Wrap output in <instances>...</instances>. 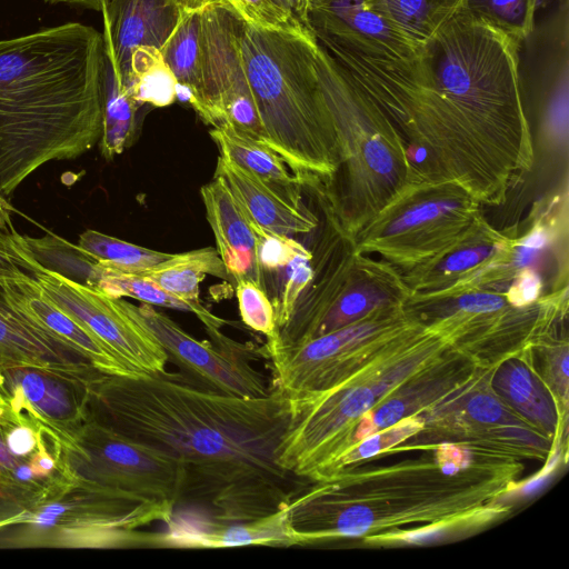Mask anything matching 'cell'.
Here are the masks:
<instances>
[{
	"instance_id": "d590c367",
	"label": "cell",
	"mask_w": 569,
	"mask_h": 569,
	"mask_svg": "<svg viewBox=\"0 0 569 569\" xmlns=\"http://www.w3.org/2000/svg\"><path fill=\"white\" fill-rule=\"evenodd\" d=\"M459 307L469 312H491L503 306L501 297L491 293H471L459 299Z\"/></svg>"
},
{
	"instance_id": "7c38bea8",
	"label": "cell",
	"mask_w": 569,
	"mask_h": 569,
	"mask_svg": "<svg viewBox=\"0 0 569 569\" xmlns=\"http://www.w3.org/2000/svg\"><path fill=\"white\" fill-rule=\"evenodd\" d=\"M103 41L123 87L130 78L131 52L139 46H163L180 9L173 0H108L102 9Z\"/></svg>"
},
{
	"instance_id": "52a82bcc",
	"label": "cell",
	"mask_w": 569,
	"mask_h": 569,
	"mask_svg": "<svg viewBox=\"0 0 569 569\" xmlns=\"http://www.w3.org/2000/svg\"><path fill=\"white\" fill-rule=\"evenodd\" d=\"M59 446L60 465L72 477L176 509L181 503L184 466L152 446L88 418Z\"/></svg>"
},
{
	"instance_id": "f546056e",
	"label": "cell",
	"mask_w": 569,
	"mask_h": 569,
	"mask_svg": "<svg viewBox=\"0 0 569 569\" xmlns=\"http://www.w3.org/2000/svg\"><path fill=\"white\" fill-rule=\"evenodd\" d=\"M420 423L418 420H403L399 421L391 428L381 433H373L362 439L359 446L350 451H343L338 456L319 476L318 481L331 478L333 472L342 465L350 463L356 460L371 457L378 453L381 449L390 447L408 436L415 433L419 428Z\"/></svg>"
},
{
	"instance_id": "ab89813d",
	"label": "cell",
	"mask_w": 569,
	"mask_h": 569,
	"mask_svg": "<svg viewBox=\"0 0 569 569\" xmlns=\"http://www.w3.org/2000/svg\"><path fill=\"white\" fill-rule=\"evenodd\" d=\"M28 508L27 503L0 493V527L11 523Z\"/></svg>"
},
{
	"instance_id": "f35d334b",
	"label": "cell",
	"mask_w": 569,
	"mask_h": 569,
	"mask_svg": "<svg viewBox=\"0 0 569 569\" xmlns=\"http://www.w3.org/2000/svg\"><path fill=\"white\" fill-rule=\"evenodd\" d=\"M405 413V406L398 400H390L379 408L372 416L377 430L391 427L400 421Z\"/></svg>"
},
{
	"instance_id": "d4e9b609",
	"label": "cell",
	"mask_w": 569,
	"mask_h": 569,
	"mask_svg": "<svg viewBox=\"0 0 569 569\" xmlns=\"http://www.w3.org/2000/svg\"><path fill=\"white\" fill-rule=\"evenodd\" d=\"M542 0H466L461 11L519 43L531 32Z\"/></svg>"
},
{
	"instance_id": "9a60e30c",
	"label": "cell",
	"mask_w": 569,
	"mask_h": 569,
	"mask_svg": "<svg viewBox=\"0 0 569 569\" xmlns=\"http://www.w3.org/2000/svg\"><path fill=\"white\" fill-rule=\"evenodd\" d=\"M207 220L214 236L217 251L236 281L249 279L263 288L258 261V237L250 220L227 187L214 176L200 190Z\"/></svg>"
},
{
	"instance_id": "7a4b0ae2",
	"label": "cell",
	"mask_w": 569,
	"mask_h": 569,
	"mask_svg": "<svg viewBox=\"0 0 569 569\" xmlns=\"http://www.w3.org/2000/svg\"><path fill=\"white\" fill-rule=\"evenodd\" d=\"M103 36L68 22L0 40V193L101 136Z\"/></svg>"
},
{
	"instance_id": "6da1fadb",
	"label": "cell",
	"mask_w": 569,
	"mask_h": 569,
	"mask_svg": "<svg viewBox=\"0 0 569 569\" xmlns=\"http://www.w3.org/2000/svg\"><path fill=\"white\" fill-rule=\"evenodd\" d=\"M87 412L179 459L186 470L181 503L214 520L268 516L306 487L278 462L293 412L274 387L246 398L202 388L181 373L98 372L88 383Z\"/></svg>"
},
{
	"instance_id": "816d5d0a",
	"label": "cell",
	"mask_w": 569,
	"mask_h": 569,
	"mask_svg": "<svg viewBox=\"0 0 569 569\" xmlns=\"http://www.w3.org/2000/svg\"><path fill=\"white\" fill-rule=\"evenodd\" d=\"M0 380H1V370H0Z\"/></svg>"
},
{
	"instance_id": "ffe728a7",
	"label": "cell",
	"mask_w": 569,
	"mask_h": 569,
	"mask_svg": "<svg viewBox=\"0 0 569 569\" xmlns=\"http://www.w3.org/2000/svg\"><path fill=\"white\" fill-rule=\"evenodd\" d=\"M207 274L229 279V273L216 248L206 247L176 253L143 273L167 292L197 306L199 286Z\"/></svg>"
},
{
	"instance_id": "ac0fdd59",
	"label": "cell",
	"mask_w": 569,
	"mask_h": 569,
	"mask_svg": "<svg viewBox=\"0 0 569 569\" xmlns=\"http://www.w3.org/2000/svg\"><path fill=\"white\" fill-rule=\"evenodd\" d=\"M113 298H132L151 306H159L194 313L206 327L211 338L221 335L226 321L212 315L203 305L187 302L160 288L143 274L118 272L96 263L93 276L87 286Z\"/></svg>"
},
{
	"instance_id": "603a6c76",
	"label": "cell",
	"mask_w": 569,
	"mask_h": 569,
	"mask_svg": "<svg viewBox=\"0 0 569 569\" xmlns=\"http://www.w3.org/2000/svg\"><path fill=\"white\" fill-rule=\"evenodd\" d=\"M78 247L100 266L130 274H143L171 256L92 229L79 236Z\"/></svg>"
},
{
	"instance_id": "e0dca14e",
	"label": "cell",
	"mask_w": 569,
	"mask_h": 569,
	"mask_svg": "<svg viewBox=\"0 0 569 569\" xmlns=\"http://www.w3.org/2000/svg\"><path fill=\"white\" fill-rule=\"evenodd\" d=\"M209 134L221 156L263 180L295 207L303 209L300 196L302 182L289 171L284 160L272 148L229 126L213 128Z\"/></svg>"
},
{
	"instance_id": "30bf717a",
	"label": "cell",
	"mask_w": 569,
	"mask_h": 569,
	"mask_svg": "<svg viewBox=\"0 0 569 569\" xmlns=\"http://www.w3.org/2000/svg\"><path fill=\"white\" fill-rule=\"evenodd\" d=\"M92 378L36 367H13L1 370L0 392L14 413L63 441L87 421L88 382Z\"/></svg>"
},
{
	"instance_id": "5bb4252c",
	"label": "cell",
	"mask_w": 569,
	"mask_h": 569,
	"mask_svg": "<svg viewBox=\"0 0 569 569\" xmlns=\"http://www.w3.org/2000/svg\"><path fill=\"white\" fill-rule=\"evenodd\" d=\"M7 301L37 327L64 342L100 372L107 375L138 373L128 368L103 342L40 290L32 276L0 283Z\"/></svg>"
},
{
	"instance_id": "b9f144b4",
	"label": "cell",
	"mask_w": 569,
	"mask_h": 569,
	"mask_svg": "<svg viewBox=\"0 0 569 569\" xmlns=\"http://www.w3.org/2000/svg\"><path fill=\"white\" fill-rule=\"evenodd\" d=\"M295 20L306 27V18L310 0H272Z\"/></svg>"
},
{
	"instance_id": "f6af8a7d",
	"label": "cell",
	"mask_w": 569,
	"mask_h": 569,
	"mask_svg": "<svg viewBox=\"0 0 569 569\" xmlns=\"http://www.w3.org/2000/svg\"><path fill=\"white\" fill-rule=\"evenodd\" d=\"M539 250L518 243L515 252V264L518 268H527L536 260Z\"/></svg>"
},
{
	"instance_id": "5b68a950",
	"label": "cell",
	"mask_w": 569,
	"mask_h": 569,
	"mask_svg": "<svg viewBox=\"0 0 569 569\" xmlns=\"http://www.w3.org/2000/svg\"><path fill=\"white\" fill-rule=\"evenodd\" d=\"M306 27L390 120L405 128L426 81V42L372 0H310Z\"/></svg>"
},
{
	"instance_id": "277c9868",
	"label": "cell",
	"mask_w": 569,
	"mask_h": 569,
	"mask_svg": "<svg viewBox=\"0 0 569 569\" xmlns=\"http://www.w3.org/2000/svg\"><path fill=\"white\" fill-rule=\"evenodd\" d=\"M237 36L268 146L302 184L332 176L339 148L323 84V48L308 28L268 30L240 16Z\"/></svg>"
},
{
	"instance_id": "e575fe53",
	"label": "cell",
	"mask_w": 569,
	"mask_h": 569,
	"mask_svg": "<svg viewBox=\"0 0 569 569\" xmlns=\"http://www.w3.org/2000/svg\"><path fill=\"white\" fill-rule=\"evenodd\" d=\"M490 252L491 248L489 246L465 248L448 256L443 263L439 266V271L446 273L465 271L477 266L480 261L487 258Z\"/></svg>"
},
{
	"instance_id": "4fadbf2b",
	"label": "cell",
	"mask_w": 569,
	"mask_h": 569,
	"mask_svg": "<svg viewBox=\"0 0 569 569\" xmlns=\"http://www.w3.org/2000/svg\"><path fill=\"white\" fill-rule=\"evenodd\" d=\"M13 367H36L86 378L100 372L81 353L10 306L0 286V370Z\"/></svg>"
},
{
	"instance_id": "bcb514c9",
	"label": "cell",
	"mask_w": 569,
	"mask_h": 569,
	"mask_svg": "<svg viewBox=\"0 0 569 569\" xmlns=\"http://www.w3.org/2000/svg\"><path fill=\"white\" fill-rule=\"evenodd\" d=\"M548 242V233L542 228H536L519 243L536 250H541Z\"/></svg>"
},
{
	"instance_id": "ee69618b",
	"label": "cell",
	"mask_w": 569,
	"mask_h": 569,
	"mask_svg": "<svg viewBox=\"0 0 569 569\" xmlns=\"http://www.w3.org/2000/svg\"><path fill=\"white\" fill-rule=\"evenodd\" d=\"M13 208L10 202L0 193V231L11 234L14 232L12 224Z\"/></svg>"
},
{
	"instance_id": "c3c4849f",
	"label": "cell",
	"mask_w": 569,
	"mask_h": 569,
	"mask_svg": "<svg viewBox=\"0 0 569 569\" xmlns=\"http://www.w3.org/2000/svg\"><path fill=\"white\" fill-rule=\"evenodd\" d=\"M549 472L550 471H545L542 475L527 482L521 489L522 493H532L541 488L548 481Z\"/></svg>"
},
{
	"instance_id": "8d00e7d4",
	"label": "cell",
	"mask_w": 569,
	"mask_h": 569,
	"mask_svg": "<svg viewBox=\"0 0 569 569\" xmlns=\"http://www.w3.org/2000/svg\"><path fill=\"white\" fill-rule=\"evenodd\" d=\"M469 411L475 419L483 422L497 421L502 413L500 403L487 395L473 397L469 403Z\"/></svg>"
},
{
	"instance_id": "44dd1931",
	"label": "cell",
	"mask_w": 569,
	"mask_h": 569,
	"mask_svg": "<svg viewBox=\"0 0 569 569\" xmlns=\"http://www.w3.org/2000/svg\"><path fill=\"white\" fill-rule=\"evenodd\" d=\"M201 10H180L176 27L160 49L178 83L192 92L191 107L198 116L203 104Z\"/></svg>"
},
{
	"instance_id": "cb8c5ba5",
	"label": "cell",
	"mask_w": 569,
	"mask_h": 569,
	"mask_svg": "<svg viewBox=\"0 0 569 569\" xmlns=\"http://www.w3.org/2000/svg\"><path fill=\"white\" fill-rule=\"evenodd\" d=\"M392 21L422 42L459 13L466 0H372Z\"/></svg>"
},
{
	"instance_id": "836d02e7",
	"label": "cell",
	"mask_w": 569,
	"mask_h": 569,
	"mask_svg": "<svg viewBox=\"0 0 569 569\" xmlns=\"http://www.w3.org/2000/svg\"><path fill=\"white\" fill-rule=\"evenodd\" d=\"M541 290V280L537 273L526 269L516 279L507 293L509 302L517 307L533 302Z\"/></svg>"
},
{
	"instance_id": "484cf974",
	"label": "cell",
	"mask_w": 569,
	"mask_h": 569,
	"mask_svg": "<svg viewBox=\"0 0 569 569\" xmlns=\"http://www.w3.org/2000/svg\"><path fill=\"white\" fill-rule=\"evenodd\" d=\"M10 410H0V493L18 499L29 507L41 496L50 481L36 473L31 458L14 457L6 443V427Z\"/></svg>"
},
{
	"instance_id": "7dc6e473",
	"label": "cell",
	"mask_w": 569,
	"mask_h": 569,
	"mask_svg": "<svg viewBox=\"0 0 569 569\" xmlns=\"http://www.w3.org/2000/svg\"><path fill=\"white\" fill-rule=\"evenodd\" d=\"M44 1L48 3H51V4L66 3V4L79 6V7L101 11L103 4L108 0H44Z\"/></svg>"
},
{
	"instance_id": "ba28073f",
	"label": "cell",
	"mask_w": 569,
	"mask_h": 569,
	"mask_svg": "<svg viewBox=\"0 0 569 569\" xmlns=\"http://www.w3.org/2000/svg\"><path fill=\"white\" fill-rule=\"evenodd\" d=\"M118 300L123 310L157 339L168 362H173L193 383L246 398L264 397L271 392L263 376L249 363L243 346L228 338L216 345L197 340L153 306Z\"/></svg>"
},
{
	"instance_id": "74e56055",
	"label": "cell",
	"mask_w": 569,
	"mask_h": 569,
	"mask_svg": "<svg viewBox=\"0 0 569 569\" xmlns=\"http://www.w3.org/2000/svg\"><path fill=\"white\" fill-rule=\"evenodd\" d=\"M508 389L515 401H527L532 395V382L528 372L522 368L513 369L509 377Z\"/></svg>"
},
{
	"instance_id": "9c48e42d",
	"label": "cell",
	"mask_w": 569,
	"mask_h": 569,
	"mask_svg": "<svg viewBox=\"0 0 569 569\" xmlns=\"http://www.w3.org/2000/svg\"><path fill=\"white\" fill-rule=\"evenodd\" d=\"M29 260L30 274L41 292L94 335L128 368L146 373L166 371L168 357L162 347L123 310L118 299L43 269L30 258Z\"/></svg>"
},
{
	"instance_id": "3957f363",
	"label": "cell",
	"mask_w": 569,
	"mask_h": 569,
	"mask_svg": "<svg viewBox=\"0 0 569 569\" xmlns=\"http://www.w3.org/2000/svg\"><path fill=\"white\" fill-rule=\"evenodd\" d=\"M425 44L426 81L405 127L410 133L483 142L526 137L519 43L460 11Z\"/></svg>"
},
{
	"instance_id": "d6986e66",
	"label": "cell",
	"mask_w": 569,
	"mask_h": 569,
	"mask_svg": "<svg viewBox=\"0 0 569 569\" xmlns=\"http://www.w3.org/2000/svg\"><path fill=\"white\" fill-rule=\"evenodd\" d=\"M140 107L123 87L113 58L104 44L102 126L99 139L100 152L104 159H113L129 146Z\"/></svg>"
},
{
	"instance_id": "83f0119b",
	"label": "cell",
	"mask_w": 569,
	"mask_h": 569,
	"mask_svg": "<svg viewBox=\"0 0 569 569\" xmlns=\"http://www.w3.org/2000/svg\"><path fill=\"white\" fill-rule=\"evenodd\" d=\"M236 293L242 322L267 338L277 331L276 311L267 292L254 281L239 279Z\"/></svg>"
},
{
	"instance_id": "f1b7e54d",
	"label": "cell",
	"mask_w": 569,
	"mask_h": 569,
	"mask_svg": "<svg viewBox=\"0 0 569 569\" xmlns=\"http://www.w3.org/2000/svg\"><path fill=\"white\" fill-rule=\"evenodd\" d=\"M311 259L312 254L306 249L297 253L283 268L284 280L272 301L277 329L289 320L300 295L312 279Z\"/></svg>"
},
{
	"instance_id": "1f68e13d",
	"label": "cell",
	"mask_w": 569,
	"mask_h": 569,
	"mask_svg": "<svg viewBox=\"0 0 569 569\" xmlns=\"http://www.w3.org/2000/svg\"><path fill=\"white\" fill-rule=\"evenodd\" d=\"M258 237V261L263 273L284 266L306 248L290 236L279 234L253 227Z\"/></svg>"
},
{
	"instance_id": "7bdbcfd3",
	"label": "cell",
	"mask_w": 569,
	"mask_h": 569,
	"mask_svg": "<svg viewBox=\"0 0 569 569\" xmlns=\"http://www.w3.org/2000/svg\"><path fill=\"white\" fill-rule=\"evenodd\" d=\"M442 529L438 527L425 528L417 531L406 533L402 539L411 543H422L437 540L442 536Z\"/></svg>"
},
{
	"instance_id": "d6a6232c",
	"label": "cell",
	"mask_w": 569,
	"mask_h": 569,
	"mask_svg": "<svg viewBox=\"0 0 569 569\" xmlns=\"http://www.w3.org/2000/svg\"><path fill=\"white\" fill-rule=\"evenodd\" d=\"M30 276L27 259L16 246L11 234L0 231V283Z\"/></svg>"
},
{
	"instance_id": "8992f818",
	"label": "cell",
	"mask_w": 569,
	"mask_h": 569,
	"mask_svg": "<svg viewBox=\"0 0 569 569\" xmlns=\"http://www.w3.org/2000/svg\"><path fill=\"white\" fill-rule=\"evenodd\" d=\"M176 508L80 480L62 467L20 517L0 527V548H158V532Z\"/></svg>"
},
{
	"instance_id": "f907efd6",
	"label": "cell",
	"mask_w": 569,
	"mask_h": 569,
	"mask_svg": "<svg viewBox=\"0 0 569 569\" xmlns=\"http://www.w3.org/2000/svg\"><path fill=\"white\" fill-rule=\"evenodd\" d=\"M6 406V401L2 397V393L0 392V410Z\"/></svg>"
},
{
	"instance_id": "4dcf8cb0",
	"label": "cell",
	"mask_w": 569,
	"mask_h": 569,
	"mask_svg": "<svg viewBox=\"0 0 569 569\" xmlns=\"http://www.w3.org/2000/svg\"><path fill=\"white\" fill-rule=\"evenodd\" d=\"M230 6L244 21L268 30L299 31L307 27L295 20L272 0H211Z\"/></svg>"
},
{
	"instance_id": "60d3db41",
	"label": "cell",
	"mask_w": 569,
	"mask_h": 569,
	"mask_svg": "<svg viewBox=\"0 0 569 569\" xmlns=\"http://www.w3.org/2000/svg\"><path fill=\"white\" fill-rule=\"evenodd\" d=\"M442 469L446 473H453L467 460L462 451L455 447H443L439 453Z\"/></svg>"
},
{
	"instance_id": "2e32d148",
	"label": "cell",
	"mask_w": 569,
	"mask_h": 569,
	"mask_svg": "<svg viewBox=\"0 0 569 569\" xmlns=\"http://www.w3.org/2000/svg\"><path fill=\"white\" fill-rule=\"evenodd\" d=\"M214 176L221 178L253 227L291 236L310 232L315 217L297 208L257 176L219 156Z\"/></svg>"
},
{
	"instance_id": "8fae6325",
	"label": "cell",
	"mask_w": 569,
	"mask_h": 569,
	"mask_svg": "<svg viewBox=\"0 0 569 569\" xmlns=\"http://www.w3.org/2000/svg\"><path fill=\"white\" fill-rule=\"evenodd\" d=\"M167 528L158 532V548H228L239 546H293L287 506L273 513L246 521L203 520L191 511H174Z\"/></svg>"
},
{
	"instance_id": "4316f807",
	"label": "cell",
	"mask_w": 569,
	"mask_h": 569,
	"mask_svg": "<svg viewBox=\"0 0 569 569\" xmlns=\"http://www.w3.org/2000/svg\"><path fill=\"white\" fill-rule=\"evenodd\" d=\"M461 211L458 202L451 199L423 200L410 206L385 229L383 237H395L418 230H427L436 222L458 218Z\"/></svg>"
},
{
	"instance_id": "7402d4cb",
	"label": "cell",
	"mask_w": 569,
	"mask_h": 569,
	"mask_svg": "<svg viewBox=\"0 0 569 569\" xmlns=\"http://www.w3.org/2000/svg\"><path fill=\"white\" fill-rule=\"evenodd\" d=\"M177 84L159 48L139 46L132 50L127 90L137 102L168 107L177 100Z\"/></svg>"
},
{
	"instance_id": "681fc988",
	"label": "cell",
	"mask_w": 569,
	"mask_h": 569,
	"mask_svg": "<svg viewBox=\"0 0 569 569\" xmlns=\"http://www.w3.org/2000/svg\"><path fill=\"white\" fill-rule=\"evenodd\" d=\"M180 10H201L211 0H173Z\"/></svg>"
}]
</instances>
